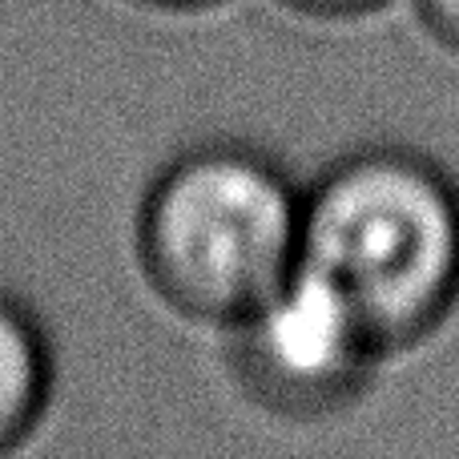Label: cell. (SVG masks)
<instances>
[{"mask_svg": "<svg viewBox=\"0 0 459 459\" xmlns=\"http://www.w3.org/2000/svg\"><path fill=\"white\" fill-rule=\"evenodd\" d=\"M411 8L439 45L459 53V0H411Z\"/></svg>", "mask_w": 459, "mask_h": 459, "instance_id": "obj_5", "label": "cell"}, {"mask_svg": "<svg viewBox=\"0 0 459 459\" xmlns=\"http://www.w3.org/2000/svg\"><path fill=\"white\" fill-rule=\"evenodd\" d=\"M53 395V347L40 318L0 290V455L21 447Z\"/></svg>", "mask_w": 459, "mask_h": 459, "instance_id": "obj_4", "label": "cell"}, {"mask_svg": "<svg viewBox=\"0 0 459 459\" xmlns=\"http://www.w3.org/2000/svg\"><path fill=\"white\" fill-rule=\"evenodd\" d=\"M137 262L169 310L226 326L302 262V190L254 145H190L145 190Z\"/></svg>", "mask_w": 459, "mask_h": 459, "instance_id": "obj_2", "label": "cell"}, {"mask_svg": "<svg viewBox=\"0 0 459 459\" xmlns=\"http://www.w3.org/2000/svg\"><path fill=\"white\" fill-rule=\"evenodd\" d=\"M137 4L169 8V13H186V8H206V4H214V0H137Z\"/></svg>", "mask_w": 459, "mask_h": 459, "instance_id": "obj_7", "label": "cell"}, {"mask_svg": "<svg viewBox=\"0 0 459 459\" xmlns=\"http://www.w3.org/2000/svg\"><path fill=\"white\" fill-rule=\"evenodd\" d=\"M222 331L242 395L282 420L351 407L387 359L363 315L307 262Z\"/></svg>", "mask_w": 459, "mask_h": 459, "instance_id": "obj_3", "label": "cell"}, {"mask_svg": "<svg viewBox=\"0 0 459 459\" xmlns=\"http://www.w3.org/2000/svg\"><path fill=\"white\" fill-rule=\"evenodd\" d=\"M286 4H290L294 13L339 21V16H363V13H375V8L391 4V0H286Z\"/></svg>", "mask_w": 459, "mask_h": 459, "instance_id": "obj_6", "label": "cell"}, {"mask_svg": "<svg viewBox=\"0 0 459 459\" xmlns=\"http://www.w3.org/2000/svg\"><path fill=\"white\" fill-rule=\"evenodd\" d=\"M302 262L387 355L415 347L459 307V182L411 145L342 153L302 190Z\"/></svg>", "mask_w": 459, "mask_h": 459, "instance_id": "obj_1", "label": "cell"}]
</instances>
